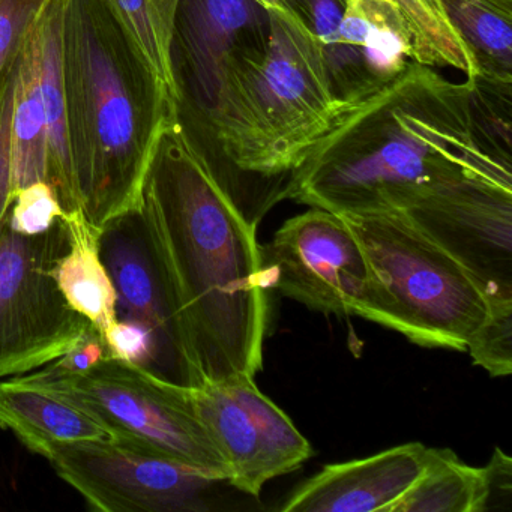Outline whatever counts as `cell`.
I'll list each match as a JSON object with an SVG mask.
<instances>
[{"mask_svg":"<svg viewBox=\"0 0 512 512\" xmlns=\"http://www.w3.org/2000/svg\"><path fill=\"white\" fill-rule=\"evenodd\" d=\"M511 83H454L410 62L344 104L287 200L337 215L401 211L472 178L511 185Z\"/></svg>","mask_w":512,"mask_h":512,"instance_id":"6da1fadb","label":"cell"},{"mask_svg":"<svg viewBox=\"0 0 512 512\" xmlns=\"http://www.w3.org/2000/svg\"><path fill=\"white\" fill-rule=\"evenodd\" d=\"M139 214L196 388L256 376L269 314L257 230L221 190L181 115L158 140Z\"/></svg>","mask_w":512,"mask_h":512,"instance_id":"7a4b0ae2","label":"cell"},{"mask_svg":"<svg viewBox=\"0 0 512 512\" xmlns=\"http://www.w3.org/2000/svg\"><path fill=\"white\" fill-rule=\"evenodd\" d=\"M61 55L74 178L101 232L140 212L158 140L181 107L100 0H64Z\"/></svg>","mask_w":512,"mask_h":512,"instance_id":"3957f363","label":"cell"},{"mask_svg":"<svg viewBox=\"0 0 512 512\" xmlns=\"http://www.w3.org/2000/svg\"><path fill=\"white\" fill-rule=\"evenodd\" d=\"M344 104L322 50L292 14L272 11L268 46L227 79L206 127L220 148L214 178L257 230Z\"/></svg>","mask_w":512,"mask_h":512,"instance_id":"277c9868","label":"cell"},{"mask_svg":"<svg viewBox=\"0 0 512 512\" xmlns=\"http://www.w3.org/2000/svg\"><path fill=\"white\" fill-rule=\"evenodd\" d=\"M340 217L367 260L359 317L418 346L464 352L488 313L487 298L469 274L401 211Z\"/></svg>","mask_w":512,"mask_h":512,"instance_id":"5b68a950","label":"cell"},{"mask_svg":"<svg viewBox=\"0 0 512 512\" xmlns=\"http://www.w3.org/2000/svg\"><path fill=\"white\" fill-rule=\"evenodd\" d=\"M19 377L85 410L115 442L182 461L229 482V467L200 419L188 386L109 356L82 373L49 364Z\"/></svg>","mask_w":512,"mask_h":512,"instance_id":"8992f818","label":"cell"},{"mask_svg":"<svg viewBox=\"0 0 512 512\" xmlns=\"http://www.w3.org/2000/svg\"><path fill=\"white\" fill-rule=\"evenodd\" d=\"M68 245L64 218L37 236L0 229V379L47 367L94 326L59 292L52 271Z\"/></svg>","mask_w":512,"mask_h":512,"instance_id":"52a82bcc","label":"cell"},{"mask_svg":"<svg viewBox=\"0 0 512 512\" xmlns=\"http://www.w3.org/2000/svg\"><path fill=\"white\" fill-rule=\"evenodd\" d=\"M47 460L92 508L104 512H205L229 484L182 461L115 440L58 446Z\"/></svg>","mask_w":512,"mask_h":512,"instance_id":"ba28073f","label":"cell"},{"mask_svg":"<svg viewBox=\"0 0 512 512\" xmlns=\"http://www.w3.org/2000/svg\"><path fill=\"white\" fill-rule=\"evenodd\" d=\"M266 290L310 310L359 316L368 284L367 260L350 227L334 212L311 211L287 220L260 245Z\"/></svg>","mask_w":512,"mask_h":512,"instance_id":"9c48e42d","label":"cell"},{"mask_svg":"<svg viewBox=\"0 0 512 512\" xmlns=\"http://www.w3.org/2000/svg\"><path fill=\"white\" fill-rule=\"evenodd\" d=\"M191 394L235 490L259 497L269 481L299 469L313 455L310 442L260 392L254 377L205 382Z\"/></svg>","mask_w":512,"mask_h":512,"instance_id":"30bf717a","label":"cell"},{"mask_svg":"<svg viewBox=\"0 0 512 512\" xmlns=\"http://www.w3.org/2000/svg\"><path fill=\"white\" fill-rule=\"evenodd\" d=\"M452 257L487 301L512 299V187L472 178L401 209Z\"/></svg>","mask_w":512,"mask_h":512,"instance_id":"8fae6325","label":"cell"},{"mask_svg":"<svg viewBox=\"0 0 512 512\" xmlns=\"http://www.w3.org/2000/svg\"><path fill=\"white\" fill-rule=\"evenodd\" d=\"M272 11L257 0H179L173 23V77L182 107L205 121L230 74L268 46Z\"/></svg>","mask_w":512,"mask_h":512,"instance_id":"7c38bea8","label":"cell"},{"mask_svg":"<svg viewBox=\"0 0 512 512\" xmlns=\"http://www.w3.org/2000/svg\"><path fill=\"white\" fill-rule=\"evenodd\" d=\"M100 248L115 286L118 319L139 323L154 335L166 379L196 388L178 323L139 212L107 224L101 230Z\"/></svg>","mask_w":512,"mask_h":512,"instance_id":"4fadbf2b","label":"cell"},{"mask_svg":"<svg viewBox=\"0 0 512 512\" xmlns=\"http://www.w3.org/2000/svg\"><path fill=\"white\" fill-rule=\"evenodd\" d=\"M427 446L404 443L371 457L328 464L302 482L281 505L283 512H386L424 466Z\"/></svg>","mask_w":512,"mask_h":512,"instance_id":"5bb4252c","label":"cell"},{"mask_svg":"<svg viewBox=\"0 0 512 512\" xmlns=\"http://www.w3.org/2000/svg\"><path fill=\"white\" fill-rule=\"evenodd\" d=\"M412 62L409 35L395 8L346 2L337 56L328 67L334 97L350 104L398 76Z\"/></svg>","mask_w":512,"mask_h":512,"instance_id":"9a60e30c","label":"cell"},{"mask_svg":"<svg viewBox=\"0 0 512 512\" xmlns=\"http://www.w3.org/2000/svg\"><path fill=\"white\" fill-rule=\"evenodd\" d=\"M0 428L44 458L58 446L115 440L85 410L19 376L0 382Z\"/></svg>","mask_w":512,"mask_h":512,"instance_id":"2e32d148","label":"cell"},{"mask_svg":"<svg viewBox=\"0 0 512 512\" xmlns=\"http://www.w3.org/2000/svg\"><path fill=\"white\" fill-rule=\"evenodd\" d=\"M62 14L64 0H47L37 22V58L47 125V182L65 214L83 212L74 178L62 76Z\"/></svg>","mask_w":512,"mask_h":512,"instance_id":"e0dca14e","label":"cell"},{"mask_svg":"<svg viewBox=\"0 0 512 512\" xmlns=\"http://www.w3.org/2000/svg\"><path fill=\"white\" fill-rule=\"evenodd\" d=\"M64 223L67 250L56 260L50 274L67 304L103 337L118 314L115 286L101 257V232L91 226L83 212L68 214Z\"/></svg>","mask_w":512,"mask_h":512,"instance_id":"ac0fdd59","label":"cell"},{"mask_svg":"<svg viewBox=\"0 0 512 512\" xmlns=\"http://www.w3.org/2000/svg\"><path fill=\"white\" fill-rule=\"evenodd\" d=\"M478 67V77L512 85V0H440Z\"/></svg>","mask_w":512,"mask_h":512,"instance_id":"d6986e66","label":"cell"},{"mask_svg":"<svg viewBox=\"0 0 512 512\" xmlns=\"http://www.w3.org/2000/svg\"><path fill=\"white\" fill-rule=\"evenodd\" d=\"M481 497V467L451 449L427 448L418 478L386 512H479Z\"/></svg>","mask_w":512,"mask_h":512,"instance_id":"ffe728a7","label":"cell"},{"mask_svg":"<svg viewBox=\"0 0 512 512\" xmlns=\"http://www.w3.org/2000/svg\"><path fill=\"white\" fill-rule=\"evenodd\" d=\"M13 161L14 193L47 181V125L38 73L37 23L22 47L13 116Z\"/></svg>","mask_w":512,"mask_h":512,"instance_id":"44dd1931","label":"cell"},{"mask_svg":"<svg viewBox=\"0 0 512 512\" xmlns=\"http://www.w3.org/2000/svg\"><path fill=\"white\" fill-rule=\"evenodd\" d=\"M409 35L412 62L455 68L467 79L478 76L475 58L446 17L440 0H392Z\"/></svg>","mask_w":512,"mask_h":512,"instance_id":"7402d4cb","label":"cell"},{"mask_svg":"<svg viewBox=\"0 0 512 512\" xmlns=\"http://www.w3.org/2000/svg\"><path fill=\"white\" fill-rule=\"evenodd\" d=\"M130 35L149 67L181 107L170 59L179 0H100Z\"/></svg>","mask_w":512,"mask_h":512,"instance_id":"603a6c76","label":"cell"},{"mask_svg":"<svg viewBox=\"0 0 512 512\" xmlns=\"http://www.w3.org/2000/svg\"><path fill=\"white\" fill-rule=\"evenodd\" d=\"M466 352L490 376L512 373V299L488 302V313L470 335Z\"/></svg>","mask_w":512,"mask_h":512,"instance_id":"cb8c5ba5","label":"cell"},{"mask_svg":"<svg viewBox=\"0 0 512 512\" xmlns=\"http://www.w3.org/2000/svg\"><path fill=\"white\" fill-rule=\"evenodd\" d=\"M65 217L67 214L52 185L41 181L14 193L5 221L20 235L37 236Z\"/></svg>","mask_w":512,"mask_h":512,"instance_id":"d4e9b609","label":"cell"},{"mask_svg":"<svg viewBox=\"0 0 512 512\" xmlns=\"http://www.w3.org/2000/svg\"><path fill=\"white\" fill-rule=\"evenodd\" d=\"M20 65L22 49L11 59L0 76V229L4 226L14 194L13 116L19 88Z\"/></svg>","mask_w":512,"mask_h":512,"instance_id":"484cf974","label":"cell"},{"mask_svg":"<svg viewBox=\"0 0 512 512\" xmlns=\"http://www.w3.org/2000/svg\"><path fill=\"white\" fill-rule=\"evenodd\" d=\"M101 338L109 358L134 362L163 376L157 340L145 326L131 320L116 319Z\"/></svg>","mask_w":512,"mask_h":512,"instance_id":"4316f807","label":"cell"},{"mask_svg":"<svg viewBox=\"0 0 512 512\" xmlns=\"http://www.w3.org/2000/svg\"><path fill=\"white\" fill-rule=\"evenodd\" d=\"M47 0H0V76L22 49Z\"/></svg>","mask_w":512,"mask_h":512,"instance_id":"83f0119b","label":"cell"},{"mask_svg":"<svg viewBox=\"0 0 512 512\" xmlns=\"http://www.w3.org/2000/svg\"><path fill=\"white\" fill-rule=\"evenodd\" d=\"M482 497L479 512L512 508V458L496 448L490 463L481 467Z\"/></svg>","mask_w":512,"mask_h":512,"instance_id":"f1b7e54d","label":"cell"},{"mask_svg":"<svg viewBox=\"0 0 512 512\" xmlns=\"http://www.w3.org/2000/svg\"><path fill=\"white\" fill-rule=\"evenodd\" d=\"M104 358H107V352L103 338L98 334L97 329L92 328L91 331L83 335L82 340L73 349L68 350L64 356L56 359L50 365L59 370L71 371V373H82V371L94 367Z\"/></svg>","mask_w":512,"mask_h":512,"instance_id":"f546056e","label":"cell"},{"mask_svg":"<svg viewBox=\"0 0 512 512\" xmlns=\"http://www.w3.org/2000/svg\"><path fill=\"white\" fill-rule=\"evenodd\" d=\"M257 2L271 11H278V13H284V11H286V8H284L283 2H281V0H257Z\"/></svg>","mask_w":512,"mask_h":512,"instance_id":"4dcf8cb0","label":"cell"},{"mask_svg":"<svg viewBox=\"0 0 512 512\" xmlns=\"http://www.w3.org/2000/svg\"><path fill=\"white\" fill-rule=\"evenodd\" d=\"M376 2H379V4L389 5V7L394 8V4H392V0H376ZM395 11H397V10H395Z\"/></svg>","mask_w":512,"mask_h":512,"instance_id":"1f68e13d","label":"cell"},{"mask_svg":"<svg viewBox=\"0 0 512 512\" xmlns=\"http://www.w3.org/2000/svg\"><path fill=\"white\" fill-rule=\"evenodd\" d=\"M346 2H349V0H346Z\"/></svg>","mask_w":512,"mask_h":512,"instance_id":"d6a6232c","label":"cell"}]
</instances>
